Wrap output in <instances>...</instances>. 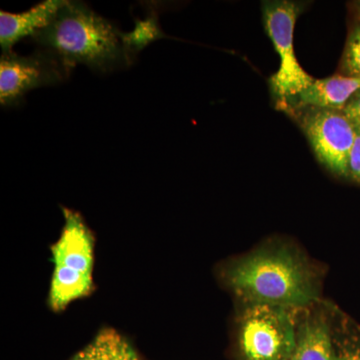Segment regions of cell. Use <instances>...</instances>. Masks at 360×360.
I'll return each instance as SVG.
<instances>
[{
  "mask_svg": "<svg viewBox=\"0 0 360 360\" xmlns=\"http://www.w3.org/2000/svg\"><path fill=\"white\" fill-rule=\"evenodd\" d=\"M222 278L245 305L302 310L319 300L316 269L290 246H265L238 258L224 267Z\"/></svg>",
  "mask_w": 360,
  "mask_h": 360,
  "instance_id": "1",
  "label": "cell"
},
{
  "mask_svg": "<svg viewBox=\"0 0 360 360\" xmlns=\"http://www.w3.org/2000/svg\"><path fill=\"white\" fill-rule=\"evenodd\" d=\"M120 33L84 2L65 0L51 25L32 39L42 51L56 56L68 72L77 65L110 72L129 65Z\"/></svg>",
  "mask_w": 360,
  "mask_h": 360,
  "instance_id": "2",
  "label": "cell"
},
{
  "mask_svg": "<svg viewBox=\"0 0 360 360\" xmlns=\"http://www.w3.org/2000/svg\"><path fill=\"white\" fill-rule=\"evenodd\" d=\"M65 225L51 245L52 274L49 304L63 311L94 291V236L79 212L63 207Z\"/></svg>",
  "mask_w": 360,
  "mask_h": 360,
  "instance_id": "3",
  "label": "cell"
},
{
  "mask_svg": "<svg viewBox=\"0 0 360 360\" xmlns=\"http://www.w3.org/2000/svg\"><path fill=\"white\" fill-rule=\"evenodd\" d=\"M300 310L274 305H245L238 321L243 360H288L296 345Z\"/></svg>",
  "mask_w": 360,
  "mask_h": 360,
  "instance_id": "4",
  "label": "cell"
},
{
  "mask_svg": "<svg viewBox=\"0 0 360 360\" xmlns=\"http://www.w3.org/2000/svg\"><path fill=\"white\" fill-rule=\"evenodd\" d=\"M304 9V4L291 0L264 1L262 4L265 32L281 60L278 70L269 79L276 106L300 94L314 80L298 63L293 44L296 21Z\"/></svg>",
  "mask_w": 360,
  "mask_h": 360,
  "instance_id": "5",
  "label": "cell"
},
{
  "mask_svg": "<svg viewBox=\"0 0 360 360\" xmlns=\"http://www.w3.org/2000/svg\"><path fill=\"white\" fill-rule=\"evenodd\" d=\"M283 111L302 130L319 162L331 174L348 179V156L356 130L345 112L312 106Z\"/></svg>",
  "mask_w": 360,
  "mask_h": 360,
  "instance_id": "6",
  "label": "cell"
},
{
  "mask_svg": "<svg viewBox=\"0 0 360 360\" xmlns=\"http://www.w3.org/2000/svg\"><path fill=\"white\" fill-rule=\"evenodd\" d=\"M70 75L60 60L51 52L40 51L32 56L11 51L0 58V103L18 106L30 90L58 84Z\"/></svg>",
  "mask_w": 360,
  "mask_h": 360,
  "instance_id": "7",
  "label": "cell"
},
{
  "mask_svg": "<svg viewBox=\"0 0 360 360\" xmlns=\"http://www.w3.org/2000/svg\"><path fill=\"white\" fill-rule=\"evenodd\" d=\"M360 92V78L338 75L316 79L300 94L276 105L283 111L288 108L312 106L342 110L355 94Z\"/></svg>",
  "mask_w": 360,
  "mask_h": 360,
  "instance_id": "8",
  "label": "cell"
},
{
  "mask_svg": "<svg viewBox=\"0 0 360 360\" xmlns=\"http://www.w3.org/2000/svg\"><path fill=\"white\" fill-rule=\"evenodd\" d=\"M295 360H342L336 347L335 330L326 314L307 312L298 319Z\"/></svg>",
  "mask_w": 360,
  "mask_h": 360,
  "instance_id": "9",
  "label": "cell"
},
{
  "mask_svg": "<svg viewBox=\"0 0 360 360\" xmlns=\"http://www.w3.org/2000/svg\"><path fill=\"white\" fill-rule=\"evenodd\" d=\"M65 0H45L20 13L0 11V45L2 53L13 51L16 42L33 37L51 25Z\"/></svg>",
  "mask_w": 360,
  "mask_h": 360,
  "instance_id": "10",
  "label": "cell"
},
{
  "mask_svg": "<svg viewBox=\"0 0 360 360\" xmlns=\"http://www.w3.org/2000/svg\"><path fill=\"white\" fill-rule=\"evenodd\" d=\"M71 360H141L129 340L106 328Z\"/></svg>",
  "mask_w": 360,
  "mask_h": 360,
  "instance_id": "11",
  "label": "cell"
},
{
  "mask_svg": "<svg viewBox=\"0 0 360 360\" xmlns=\"http://www.w3.org/2000/svg\"><path fill=\"white\" fill-rule=\"evenodd\" d=\"M120 40L127 61L131 65L135 56L155 40L167 37L158 23V11L151 9L146 20H135V27L131 32L120 33Z\"/></svg>",
  "mask_w": 360,
  "mask_h": 360,
  "instance_id": "12",
  "label": "cell"
},
{
  "mask_svg": "<svg viewBox=\"0 0 360 360\" xmlns=\"http://www.w3.org/2000/svg\"><path fill=\"white\" fill-rule=\"evenodd\" d=\"M338 73L360 78V16L348 33Z\"/></svg>",
  "mask_w": 360,
  "mask_h": 360,
  "instance_id": "13",
  "label": "cell"
},
{
  "mask_svg": "<svg viewBox=\"0 0 360 360\" xmlns=\"http://www.w3.org/2000/svg\"><path fill=\"white\" fill-rule=\"evenodd\" d=\"M357 329V328H356ZM336 347L341 359L360 360V333H354L349 328L342 323V328L335 331Z\"/></svg>",
  "mask_w": 360,
  "mask_h": 360,
  "instance_id": "14",
  "label": "cell"
},
{
  "mask_svg": "<svg viewBox=\"0 0 360 360\" xmlns=\"http://www.w3.org/2000/svg\"><path fill=\"white\" fill-rule=\"evenodd\" d=\"M348 179L360 184V130H356L354 144L348 156Z\"/></svg>",
  "mask_w": 360,
  "mask_h": 360,
  "instance_id": "15",
  "label": "cell"
},
{
  "mask_svg": "<svg viewBox=\"0 0 360 360\" xmlns=\"http://www.w3.org/2000/svg\"><path fill=\"white\" fill-rule=\"evenodd\" d=\"M342 111L354 124L355 130H360V92L350 99Z\"/></svg>",
  "mask_w": 360,
  "mask_h": 360,
  "instance_id": "16",
  "label": "cell"
},
{
  "mask_svg": "<svg viewBox=\"0 0 360 360\" xmlns=\"http://www.w3.org/2000/svg\"><path fill=\"white\" fill-rule=\"evenodd\" d=\"M355 7H356L357 13H359V16H360V1H357L356 4H355Z\"/></svg>",
  "mask_w": 360,
  "mask_h": 360,
  "instance_id": "17",
  "label": "cell"
},
{
  "mask_svg": "<svg viewBox=\"0 0 360 360\" xmlns=\"http://www.w3.org/2000/svg\"><path fill=\"white\" fill-rule=\"evenodd\" d=\"M356 328H357V330H359V333H360V326H356Z\"/></svg>",
  "mask_w": 360,
  "mask_h": 360,
  "instance_id": "18",
  "label": "cell"
},
{
  "mask_svg": "<svg viewBox=\"0 0 360 360\" xmlns=\"http://www.w3.org/2000/svg\"><path fill=\"white\" fill-rule=\"evenodd\" d=\"M288 360H295V359H288Z\"/></svg>",
  "mask_w": 360,
  "mask_h": 360,
  "instance_id": "19",
  "label": "cell"
}]
</instances>
